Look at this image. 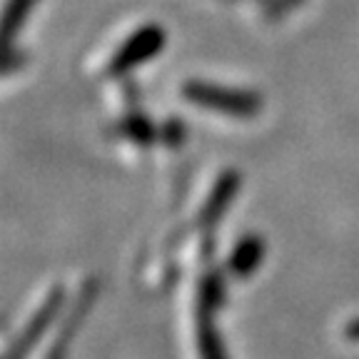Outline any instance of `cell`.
<instances>
[{"mask_svg": "<svg viewBox=\"0 0 359 359\" xmlns=\"http://www.w3.org/2000/svg\"><path fill=\"white\" fill-rule=\"evenodd\" d=\"M185 102L202 107L208 112H219L230 118H255L262 110V97L252 90L230 88V85H215L208 80H190L180 88Z\"/></svg>", "mask_w": 359, "mask_h": 359, "instance_id": "6da1fadb", "label": "cell"}, {"mask_svg": "<svg viewBox=\"0 0 359 359\" xmlns=\"http://www.w3.org/2000/svg\"><path fill=\"white\" fill-rule=\"evenodd\" d=\"M165 28L163 25H155V22H147V25H140L135 28L130 35H125L123 43L110 53L107 57V75H125L135 67L145 65L150 62L157 53L165 48Z\"/></svg>", "mask_w": 359, "mask_h": 359, "instance_id": "7a4b0ae2", "label": "cell"}, {"mask_svg": "<svg viewBox=\"0 0 359 359\" xmlns=\"http://www.w3.org/2000/svg\"><path fill=\"white\" fill-rule=\"evenodd\" d=\"M62 302H65V290H62L60 285H55L48 294H45L40 307L33 312V317H30V322L25 325V330L15 337V342H13L11 349L6 352V359H28V354L33 352V347L40 342V337L48 332L50 322L57 317Z\"/></svg>", "mask_w": 359, "mask_h": 359, "instance_id": "3957f363", "label": "cell"}, {"mask_svg": "<svg viewBox=\"0 0 359 359\" xmlns=\"http://www.w3.org/2000/svg\"><path fill=\"white\" fill-rule=\"evenodd\" d=\"M95 297H97V282L88 280L83 287H80L78 297L73 299V307L67 309V317L60 322V330H57L55 339H53V347L48 349L45 359H65L67 357V349H70V344H73V337L78 334V330L83 327L90 307H93V302H95Z\"/></svg>", "mask_w": 359, "mask_h": 359, "instance_id": "277c9868", "label": "cell"}, {"mask_svg": "<svg viewBox=\"0 0 359 359\" xmlns=\"http://www.w3.org/2000/svg\"><path fill=\"white\" fill-rule=\"evenodd\" d=\"M240 185H242V177L235 172V170H224V172L215 180L208 200H205V205H202V210L195 217L197 232H210L215 224L222 219V215L227 212V208L232 205V197L237 195Z\"/></svg>", "mask_w": 359, "mask_h": 359, "instance_id": "5b68a950", "label": "cell"}, {"mask_svg": "<svg viewBox=\"0 0 359 359\" xmlns=\"http://www.w3.org/2000/svg\"><path fill=\"white\" fill-rule=\"evenodd\" d=\"M264 259V237L262 235H245L235 247L232 252L227 255V275L235 277V280H245L255 272V269L262 264Z\"/></svg>", "mask_w": 359, "mask_h": 359, "instance_id": "8992f818", "label": "cell"}, {"mask_svg": "<svg viewBox=\"0 0 359 359\" xmlns=\"http://www.w3.org/2000/svg\"><path fill=\"white\" fill-rule=\"evenodd\" d=\"M215 309L205 307V304H197V349H200L202 359H227L224 352L222 337L215 325Z\"/></svg>", "mask_w": 359, "mask_h": 359, "instance_id": "52a82bcc", "label": "cell"}, {"mask_svg": "<svg viewBox=\"0 0 359 359\" xmlns=\"http://www.w3.org/2000/svg\"><path fill=\"white\" fill-rule=\"evenodd\" d=\"M227 297V290H224V277L219 269H208L200 280V290H197V304H205V307L215 309L217 312L224 304Z\"/></svg>", "mask_w": 359, "mask_h": 359, "instance_id": "ba28073f", "label": "cell"}, {"mask_svg": "<svg viewBox=\"0 0 359 359\" xmlns=\"http://www.w3.org/2000/svg\"><path fill=\"white\" fill-rule=\"evenodd\" d=\"M118 133L123 135V137H128L133 145L137 147H150L152 142H155V130H152V125L147 123V118H137V115H130V118H125L123 123H120Z\"/></svg>", "mask_w": 359, "mask_h": 359, "instance_id": "9c48e42d", "label": "cell"}, {"mask_svg": "<svg viewBox=\"0 0 359 359\" xmlns=\"http://www.w3.org/2000/svg\"><path fill=\"white\" fill-rule=\"evenodd\" d=\"M33 6L35 0H8L6 3V28H3V35H6L8 43H13L15 33L25 25Z\"/></svg>", "mask_w": 359, "mask_h": 359, "instance_id": "30bf717a", "label": "cell"}, {"mask_svg": "<svg viewBox=\"0 0 359 359\" xmlns=\"http://www.w3.org/2000/svg\"><path fill=\"white\" fill-rule=\"evenodd\" d=\"M344 337L349 342H359V317H354V320H349L344 325Z\"/></svg>", "mask_w": 359, "mask_h": 359, "instance_id": "8fae6325", "label": "cell"}]
</instances>
